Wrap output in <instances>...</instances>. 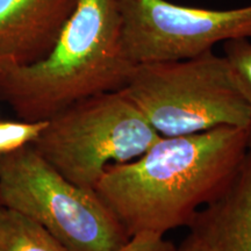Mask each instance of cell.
<instances>
[{"mask_svg": "<svg viewBox=\"0 0 251 251\" xmlns=\"http://www.w3.org/2000/svg\"><path fill=\"white\" fill-rule=\"evenodd\" d=\"M246 128L161 137L134 161L113 164L94 191L128 236L188 227L227 190L248 155Z\"/></svg>", "mask_w": 251, "mask_h": 251, "instance_id": "obj_1", "label": "cell"}, {"mask_svg": "<svg viewBox=\"0 0 251 251\" xmlns=\"http://www.w3.org/2000/svg\"><path fill=\"white\" fill-rule=\"evenodd\" d=\"M135 67L119 0H78L45 57L0 65V100L20 120H49L81 100L122 90Z\"/></svg>", "mask_w": 251, "mask_h": 251, "instance_id": "obj_2", "label": "cell"}, {"mask_svg": "<svg viewBox=\"0 0 251 251\" xmlns=\"http://www.w3.org/2000/svg\"><path fill=\"white\" fill-rule=\"evenodd\" d=\"M122 93L159 136L219 127L248 129L250 112L224 55L136 64Z\"/></svg>", "mask_w": 251, "mask_h": 251, "instance_id": "obj_3", "label": "cell"}, {"mask_svg": "<svg viewBox=\"0 0 251 251\" xmlns=\"http://www.w3.org/2000/svg\"><path fill=\"white\" fill-rule=\"evenodd\" d=\"M0 199L68 251H117L130 238L96 191L67 179L31 144L0 157Z\"/></svg>", "mask_w": 251, "mask_h": 251, "instance_id": "obj_4", "label": "cell"}, {"mask_svg": "<svg viewBox=\"0 0 251 251\" xmlns=\"http://www.w3.org/2000/svg\"><path fill=\"white\" fill-rule=\"evenodd\" d=\"M161 137L139 108L114 91L59 112L31 146L67 179L94 190L109 165L134 161Z\"/></svg>", "mask_w": 251, "mask_h": 251, "instance_id": "obj_5", "label": "cell"}, {"mask_svg": "<svg viewBox=\"0 0 251 251\" xmlns=\"http://www.w3.org/2000/svg\"><path fill=\"white\" fill-rule=\"evenodd\" d=\"M126 51L135 64L181 61L216 43L251 39V5L212 9L168 0H119Z\"/></svg>", "mask_w": 251, "mask_h": 251, "instance_id": "obj_6", "label": "cell"}, {"mask_svg": "<svg viewBox=\"0 0 251 251\" xmlns=\"http://www.w3.org/2000/svg\"><path fill=\"white\" fill-rule=\"evenodd\" d=\"M78 0H0V65L30 64L51 50Z\"/></svg>", "mask_w": 251, "mask_h": 251, "instance_id": "obj_7", "label": "cell"}, {"mask_svg": "<svg viewBox=\"0 0 251 251\" xmlns=\"http://www.w3.org/2000/svg\"><path fill=\"white\" fill-rule=\"evenodd\" d=\"M188 228L201 251H251V151L227 190L200 209Z\"/></svg>", "mask_w": 251, "mask_h": 251, "instance_id": "obj_8", "label": "cell"}, {"mask_svg": "<svg viewBox=\"0 0 251 251\" xmlns=\"http://www.w3.org/2000/svg\"><path fill=\"white\" fill-rule=\"evenodd\" d=\"M0 251H68L45 228L20 213H0Z\"/></svg>", "mask_w": 251, "mask_h": 251, "instance_id": "obj_9", "label": "cell"}, {"mask_svg": "<svg viewBox=\"0 0 251 251\" xmlns=\"http://www.w3.org/2000/svg\"><path fill=\"white\" fill-rule=\"evenodd\" d=\"M224 56L230 65L235 79L246 99L250 112L248 126V149L251 151V41L250 39L230 40L224 43Z\"/></svg>", "mask_w": 251, "mask_h": 251, "instance_id": "obj_10", "label": "cell"}, {"mask_svg": "<svg viewBox=\"0 0 251 251\" xmlns=\"http://www.w3.org/2000/svg\"><path fill=\"white\" fill-rule=\"evenodd\" d=\"M48 120L0 121V157L31 144L46 128Z\"/></svg>", "mask_w": 251, "mask_h": 251, "instance_id": "obj_11", "label": "cell"}, {"mask_svg": "<svg viewBox=\"0 0 251 251\" xmlns=\"http://www.w3.org/2000/svg\"><path fill=\"white\" fill-rule=\"evenodd\" d=\"M177 247L165 240L164 235L149 231L135 234L117 251H176Z\"/></svg>", "mask_w": 251, "mask_h": 251, "instance_id": "obj_12", "label": "cell"}, {"mask_svg": "<svg viewBox=\"0 0 251 251\" xmlns=\"http://www.w3.org/2000/svg\"><path fill=\"white\" fill-rule=\"evenodd\" d=\"M176 251H201V250H200V248L197 246V243L194 242L192 238L187 236L183 241V243L176 249Z\"/></svg>", "mask_w": 251, "mask_h": 251, "instance_id": "obj_13", "label": "cell"}, {"mask_svg": "<svg viewBox=\"0 0 251 251\" xmlns=\"http://www.w3.org/2000/svg\"><path fill=\"white\" fill-rule=\"evenodd\" d=\"M4 208H5V207H4V206H2L1 199H0V213H1V211H2V209H4Z\"/></svg>", "mask_w": 251, "mask_h": 251, "instance_id": "obj_14", "label": "cell"}]
</instances>
